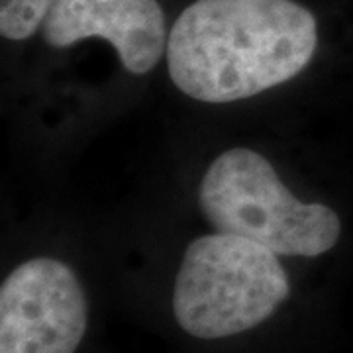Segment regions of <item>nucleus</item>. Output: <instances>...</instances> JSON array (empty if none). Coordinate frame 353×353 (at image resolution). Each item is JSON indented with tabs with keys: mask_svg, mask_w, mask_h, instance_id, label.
Wrapping results in <instances>:
<instances>
[{
	"mask_svg": "<svg viewBox=\"0 0 353 353\" xmlns=\"http://www.w3.org/2000/svg\"><path fill=\"white\" fill-rule=\"evenodd\" d=\"M318 24L294 0H194L169 32L175 87L201 102L252 99L306 69Z\"/></svg>",
	"mask_w": 353,
	"mask_h": 353,
	"instance_id": "obj_1",
	"label": "nucleus"
},
{
	"mask_svg": "<svg viewBox=\"0 0 353 353\" xmlns=\"http://www.w3.org/2000/svg\"><path fill=\"white\" fill-rule=\"evenodd\" d=\"M289 294V277L277 253L250 238L214 232L185 250L173 312L190 336L220 340L259 326Z\"/></svg>",
	"mask_w": 353,
	"mask_h": 353,
	"instance_id": "obj_2",
	"label": "nucleus"
},
{
	"mask_svg": "<svg viewBox=\"0 0 353 353\" xmlns=\"http://www.w3.org/2000/svg\"><path fill=\"white\" fill-rule=\"evenodd\" d=\"M199 204L216 232L250 238L277 255L318 257L340 240V216L326 204L299 201L269 159L250 148L216 157L202 176Z\"/></svg>",
	"mask_w": 353,
	"mask_h": 353,
	"instance_id": "obj_3",
	"label": "nucleus"
},
{
	"mask_svg": "<svg viewBox=\"0 0 353 353\" xmlns=\"http://www.w3.org/2000/svg\"><path fill=\"white\" fill-rule=\"evenodd\" d=\"M87 324L85 290L59 259H30L0 287V353H75Z\"/></svg>",
	"mask_w": 353,
	"mask_h": 353,
	"instance_id": "obj_4",
	"label": "nucleus"
},
{
	"mask_svg": "<svg viewBox=\"0 0 353 353\" xmlns=\"http://www.w3.org/2000/svg\"><path fill=\"white\" fill-rule=\"evenodd\" d=\"M41 28L51 48L106 39L132 75L153 71L169 41L157 0H59Z\"/></svg>",
	"mask_w": 353,
	"mask_h": 353,
	"instance_id": "obj_5",
	"label": "nucleus"
},
{
	"mask_svg": "<svg viewBox=\"0 0 353 353\" xmlns=\"http://www.w3.org/2000/svg\"><path fill=\"white\" fill-rule=\"evenodd\" d=\"M59 0H0V34L12 41L32 38Z\"/></svg>",
	"mask_w": 353,
	"mask_h": 353,
	"instance_id": "obj_6",
	"label": "nucleus"
}]
</instances>
